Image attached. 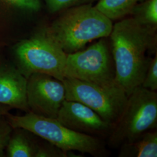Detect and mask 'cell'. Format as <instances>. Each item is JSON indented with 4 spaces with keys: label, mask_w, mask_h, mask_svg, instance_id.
Here are the masks:
<instances>
[{
    "label": "cell",
    "mask_w": 157,
    "mask_h": 157,
    "mask_svg": "<svg viewBox=\"0 0 157 157\" xmlns=\"http://www.w3.org/2000/svg\"><path fill=\"white\" fill-rule=\"evenodd\" d=\"M141 86L152 91L157 90V53L151 58Z\"/></svg>",
    "instance_id": "cell-16"
},
{
    "label": "cell",
    "mask_w": 157,
    "mask_h": 157,
    "mask_svg": "<svg viewBox=\"0 0 157 157\" xmlns=\"http://www.w3.org/2000/svg\"><path fill=\"white\" fill-rule=\"evenodd\" d=\"M130 15L138 22L157 29V0H145L135 6Z\"/></svg>",
    "instance_id": "cell-13"
},
{
    "label": "cell",
    "mask_w": 157,
    "mask_h": 157,
    "mask_svg": "<svg viewBox=\"0 0 157 157\" xmlns=\"http://www.w3.org/2000/svg\"><path fill=\"white\" fill-rule=\"evenodd\" d=\"M115 67V82L129 97L141 86L151 59L148 51L157 52V29L124 17L113 25L109 36Z\"/></svg>",
    "instance_id": "cell-1"
},
{
    "label": "cell",
    "mask_w": 157,
    "mask_h": 157,
    "mask_svg": "<svg viewBox=\"0 0 157 157\" xmlns=\"http://www.w3.org/2000/svg\"><path fill=\"white\" fill-rule=\"evenodd\" d=\"M157 128V92L140 86L128 97L123 111L107 138L108 144L118 148Z\"/></svg>",
    "instance_id": "cell-4"
},
{
    "label": "cell",
    "mask_w": 157,
    "mask_h": 157,
    "mask_svg": "<svg viewBox=\"0 0 157 157\" xmlns=\"http://www.w3.org/2000/svg\"><path fill=\"white\" fill-rule=\"evenodd\" d=\"M5 113H6L5 111H4L3 109H2V108H0V116H1L2 115L4 114Z\"/></svg>",
    "instance_id": "cell-19"
},
{
    "label": "cell",
    "mask_w": 157,
    "mask_h": 157,
    "mask_svg": "<svg viewBox=\"0 0 157 157\" xmlns=\"http://www.w3.org/2000/svg\"><path fill=\"white\" fill-rule=\"evenodd\" d=\"M56 119L69 129L101 139L108 138L113 126L83 104L67 100L63 102Z\"/></svg>",
    "instance_id": "cell-9"
},
{
    "label": "cell",
    "mask_w": 157,
    "mask_h": 157,
    "mask_svg": "<svg viewBox=\"0 0 157 157\" xmlns=\"http://www.w3.org/2000/svg\"><path fill=\"white\" fill-rule=\"evenodd\" d=\"M19 9L29 12H37L41 8L40 0H4Z\"/></svg>",
    "instance_id": "cell-17"
},
{
    "label": "cell",
    "mask_w": 157,
    "mask_h": 157,
    "mask_svg": "<svg viewBox=\"0 0 157 157\" xmlns=\"http://www.w3.org/2000/svg\"><path fill=\"white\" fill-rule=\"evenodd\" d=\"M8 140V132L0 127V156L2 154L3 150L7 144Z\"/></svg>",
    "instance_id": "cell-18"
},
{
    "label": "cell",
    "mask_w": 157,
    "mask_h": 157,
    "mask_svg": "<svg viewBox=\"0 0 157 157\" xmlns=\"http://www.w3.org/2000/svg\"><path fill=\"white\" fill-rule=\"evenodd\" d=\"M145 0H98L95 7L112 21L130 15L135 6Z\"/></svg>",
    "instance_id": "cell-12"
},
{
    "label": "cell",
    "mask_w": 157,
    "mask_h": 157,
    "mask_svg": "<svg viewBox=\"0 0 157 157\" xmlns=\"http://www.w3.org/2000/svg\"><path fill=\"white\" fill-rule=\"evenodd\" d=\"M48 11L56 13L75 6L91 4L95 0H44Z\"/></svg>",
    "instance_id": "cell-15"
},
{
    "label": "cell",
    "mask_w": 157,
    "mask_h": 157,
    "mask_svg": "<svg viewBox=\"0 0 157 157\" xmlns=\"http://www.w3.org/2000/svg\"><path fill=\"white\" fill-rule=\"evenodd\" d=\"M9 122L13 128L26 130L67 153L76 151L94 157L107 154L102 139L69 129L56 119L29 112L23 116L10 115Z\"/></svg>",
    "instance_id": "cell-3"
},
{
    "label": "cell",
    "mask_w": 157,
    "mask_h": 157,
    "mask_svg": "<svg viewBox=\"0 0 157 157\" xmlns=\"http://www.w3.org/2000/svg\"><path fill=\"white\" fill-rule=\"evenodd\" d=\"M65 77L104 86L117 84L109 37L100 39L86 50L67 54Z\"/></svg>",
    "instance_id": "cell-6"
},
{
    "label": "cell",
    "mask_w": 157,
    "mask_h": 157,
    "mask_svg": "<svg viewBox=\"0 0 157 157\" xmlns=\"http://www.w3.org/2000/svg\"><path fill=\"white\" fill-rule=\"evenodd\" d=\"M17 69L28 78L33 73L50 75L60 80L65 78L67 54L43 30L17 45Z\"/></svg>",
    "instance_id": "cell-5"
},
{
    "label": "cell",
    "mask_w": 157,
    "mask_h": 157,
    "mask_svg": "<svg viewBox=\"0 0 157 157\" xmlns=\"http://www.w3.org/2000/svg\"><path fill=\"white\" fill-rule=\"evenodd\" d=\"M61 12L44 30L67 54L83 50L93 40L108 37L112 31L113 21L91 4Z\"/></svg>",
    "instance_id": "cell-2"
},
{
    "label": "cell",
    "mask_w": 157,
    "mask_h": 157,
    "mask_svg": "<svg viewBox=\"0 0 157 157\" xmlns=\"http://www.w3.org/2000/svg\"><path fill=\"white\" fill-rule=\"evenodd\" d=\"M7 146L8 154L11 157H35L39 148L22 135H17L13 137Z\"/></svg>",
    "instance_id": "cell-14"
},
{
    "label": "cell",
    "mask_w": 157,
    "mask_h": 157,
    "mask_svg": "<svg viewBox=\"0 0 157 157\" xmlns=\"http://www.w3.org/2000/svg\"><path fill=\"white\" fill-rule=\"evenodd\" d=\"M62 81L67 100L83 104L109 124H114L118 121L128 98L118 85L104 86L68 77Z\"/></svg>",
    "instance_id": "cell-7"
},
{
    "label": "cell",
    "mask_w": 157,
    "mask_h": 157,
    "mask_svg": "<svg viewBox=\"0 0 157 157\" xmlns=\"http://www.w3.org/2000/svg\"><path fill=\"white\" fill-rule=\"evenodd\" d=\"M26 86L27 78L17 68L0 67V104L28 111Z\"/></svg>",
    "instance_id": "cell-10"
},
{
    "label": "cell",
    "mask_w": 157,
    "mask_h": 157,
    "mask_svg": "<svg viewBox=\"0 0 157 157\" xmlns=\"http://www.w3.org/2000/svg\"><path fill=\"white\" fill-rule=\"evenodd\" d=\"M119 148V157H157V129L147 132L136 140L124 143Z\"/></svg>",
    "instance_id": "cell-11"
},
{
    "label": "cell",
    "mask_w": 157,
    "mask_h": 157,
    "mask_svg": "<svg viewBox=\"0 0 157 157\" xmlns=\"http://www.w3.org/2000/svg\"><path fill=\"white\" fill-rule=\"evenodd\" d=\"M26 99L29 110L35 114L56 119L66 100L64 83L50 75L33 73L27 78Z\"/></svg>",
    "instance_id": "cell-8"
}]
</instances>
